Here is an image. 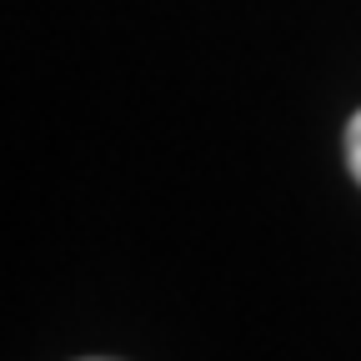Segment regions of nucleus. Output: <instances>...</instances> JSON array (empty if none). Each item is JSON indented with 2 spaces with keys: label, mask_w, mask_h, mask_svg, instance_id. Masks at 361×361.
<instances>
[{
  "label": "nucleus",
  "mask_w": 361,
  "mask_h": 361,
  "mask_svg": "<svg viewBox=\"0 0 361 361\" xmlns=\"http://www.w3.org/2000/svg\"><path fill=\"white\" fill-rule=\"evenodd\" d=\"M346 161H351V176L361 180V111H356L351 126H346Z\"/></svg>",
  "instance_id": "f257e3e1"
}]
</instances>
